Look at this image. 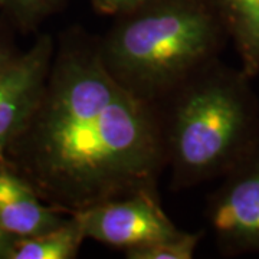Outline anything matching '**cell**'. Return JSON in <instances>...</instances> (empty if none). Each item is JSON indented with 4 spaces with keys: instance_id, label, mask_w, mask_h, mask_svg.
Segmentation results:
<instances>
[{
    "instance_id": "obj_1",
    "label": "cell",
    "mask_w": 259,
    "mask_h": 259,
    "mask_svg": "<svg viewBox=\"0 0 259 259\" xmlns=\"http://www.w3.org/2000/svg\"><path fill=\"white\" fill-rule=\"evenodd\" d=\"M48 204L69 216L139 192H156L164 130L151 104L102 64L98 45L65 39L35 111L3 160Z\"/></svg>"
},
{
    "instance_id": "obj_2",
    "label": "cell",
    "mask_w": 259,
    "mask_h": 259,
    "mask_svg": "<svg viewBox=\"0 0 259 259\" xmlns=\"http://www.w3.org/2000/svg\"><path fill=\"white\" fill-rule=\"evenodd\" d=\"M122 16L98 45L100 56L127 91L148 104L210 64L226 29L206 0H147Z\"/></svg>"
},
{
    "instance_id": "obj_3",
    "label": "cell",
    "mask_w": 259,
    "mask_h": 259,
    "mask_svg": "<svg viewBox=\"0 0 259 259\" xmlns=\"http://www.w3.org/2000/svg\"><path fill=\"white\" fill-rule=\"evenodd\" d=\"M245 76L209 64L176 91L164 130L176 186L231 171L252 154L255 110Z\"/></svg>"
},
{
    "instance_id": "obj_4",
    "label": "cell",
    "mask_w": 259,
    "mask_h": 259,
    "mask_svg": "<svg viewBox=\"0 0 259 259\" xmlns=\"http://www.w3.org/2000/svg\"><path fill=\"white\" fill-rule=\"evenodd\" d=\"M85 236L115 248H140L173 239L183 232L168 219L157 192H139L74 213Z\"/></svg>"
},
{
    "instance_id": "obj_5",
    "label": "cell",
    "mask_w": 259,
    "mask_h": 259,
    "mask_svg": "<svg viewBox=\"0 0 259 259\" xmlns=\"http://www.w3.org/2000/svg\"><path fill=\"white\" fill-rule=\"evenodd\" d=\"M54 55V40L44 35L0 75V161L35 111Z\"/></svg>"
},
{
    "instance_id": "obj_6",
    "label": "cell",
    "mask_w": 259,
    "mask_h": 259,
    "mask_svg": "<svg viewBox=\"0 0 259 259\" xmlns=\"http://www.w3.org/2000/svg\"><path fill=\"white\" fill-rule=\"evenodd\" d=\"M213 197L210 223L229 250H259V156L245 158Z\"/></svg>"
},
{
    "instance_id": "obj_7",
    "label": "cell",
    "mask_w": 259,
    "mask_h": 259,
    "mask_svg": "<svg viewBox=\"0 0 259 259\" xmlns=\"http://www.w3.org/2000/svg\"><path fill=\"white\" fill-rule=\"evenodd\" d=\"M64 221L62 212L48 204L25 177L0 161V225L10 236L36 235Z\"/></svg>"
},
{
    "instance_id": "obj_8",
    "label": "cell",
    "mask_w": 259,
    "mask_h": 259,
    "mask_svg": "<svg viewBox=\"0 0 259 259\" xmlns=\"http://www.w3.org/2000/svg\"><path fill=\"white\" fill-rule=\"evenodd\" d=\"M87 239L79 221L71 214L61 225L36 235L15 238L9 259H72Z\"/></svg>"
},
{
    "instance_id": "obj_9",
    "label": "cell",
    "mask_w": 259,
    "mask_h": 259,
    "mask_svg": "<svg viewBox=\"0 0 259 259\" xmlns=\"http://www.w3.org/2000/svg\"><path fill=\"white\" fill-rule=\"evenodd\" d=\"M226 30L241 55L248 78L259 72V0H218Z\"/></svg>"
},
{
    "instance_id": "obj_10",
    "label": "cell",
    "mask_w": 259,
    "mask_h": 259,
    "mask_svg": "<svg viewBox=\"0 0 259 259\" xmlns=\"http://www.w3.org/2000/svg\"><path fill=\"white\" fill-rule=\"evenodd\" d=\"M199 239L200 235L183 232L173 239L127 249L125 256L128 259H192Z\"/></svg>"
},
{
    "instance_id": "obj_11",
    "label": "cell",
    "mask_w": 259,
    "mask_h": 259,
    "mask_svg": "<svg viewBox=\"0 0 259 259\" xmlns=\"http://www.w3.org/2000/svg\"><path fill=\"white\" fill-rule=\"evenodd\" d=\"M56 0H3L13 18L22 26H33L47 12L54 8Z\"/></svg>"
},
{
    "instance_id": "obj_12",
    "label": "cell",
    "mask_w": 259,
    "mask_h": 259,
    "mask_svg": "<svg viewBox=\"0 0 259 259\" xmlns=\"http://www.w3.org/2000/svg\"><path fill=\"white\" fill-rule=\"evenodd\" d=\"M147 0H93L95 9L104 15H122Z\"/></svg>"
},
{
    "instance_id": "obj_13",
    "label": "cell",
    "mask_w": 259,
    "mask_h": 259,
    "mask_svg": "<svg viewBox=\"0 0 259 259\" xmlns=\"http://www.w3.org/2000/svg\"><path fill=\"white\" fill-rule=\"evenodd\" d=\"M16 58H18V55H15L13 51L3 40H0V75L15 62Z\"/></svg>"
},
{
    "instance_id": "obj_14",
    "label": "cell",
    "mask_w": 259,
    "mask_h": 259,
    "mask_svg": "<svg viewBox=\"0 0 259 259\" xmlns=\"http://www.w3.org/2000/svg\"><path fill=\"white\" fill-rule=\"evenodd\" d=\"M15 238L10 236L8 232L5 231L0 225V259H9L10 249L13 245Z\"/></svg>"
},
{
    "instance_id": "obj_15",
    "label": "cell",
    "mask_w": 259,
    "mask_h": 259,
    "mask_svg": "<svg viewBox=\"0 0 259 259\" xmlns=\"http://www.w3.org/2000/svg\"><path fill=\"white\" fill-rule=\"evenodd\" d=\"M2 5H3V0H0V6H2Z\"/></svg>"
}]
</instances>
